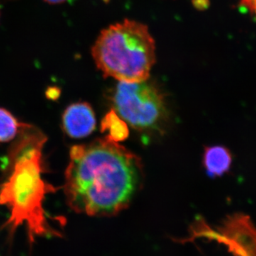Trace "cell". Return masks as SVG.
Instances as JSON below:
<instances>
[{
  "instance_id": "cell-9",
  "label": "cell",
  "mask_w": 256,
  "mask_h": 256,
  "mask_svg": "<svg viewBox=\"0 0 256 256\" xmlns=\"http://www.w3.org/2000/svg\"><path fill=\"white\" fill-rule=\"evenodd\" d=\"M24 124L18 120L10 111L0 108V142H8L18 136Z\"/></svg>"
},
{
  "instance_id": "cell-8",
  "label": "cell",
  "mask_w": 256,
  "mask_h": 256,
  "mask_svg": "<svg viewBox=\"0 0 256 256\" xmlns=\"http://www.w3.org/2000/svg\"><path fill=\"white\" fill-rule=\"evenodd\" d=\"M100 129L101 132L107 133L106 138L116 142L126 140L129 136V129L126 121L112 110L104 116L101 121Z\"/></svg>"
},
{
  "instance_id": "cell-2",
  "label": "cell",
  "mask_w": 256,
  "mask_h": 256,
  "mask_svg": "<svg viewBox=\"0 0 256 256\" xmlns=\"http://www.w3.org/2000/svg\"><path fill=\"white\" fill-rule=\"evenodd\" d=\"M46 140L41 131L24 124L8 153L6 176L0 184V205L10 212L2 228L12 240L18 227L24 226L30 246L40 237H62L44 208L46 195L56 192L43 178L42 150Z\"/></svg>"
},
{
  "instance_id": "cell-7",
  "label": "cell",
  "mask_w": 256,
  "mask_h": 256,
  "mask_svg": "<svg viewBox=\"0 0 256 256\" xmlns=\"http://www.w3.org/2000/svg\"><path fill=\"white\" fill-rule=\"evenodd\" d=\"M232 153L224 146L206 148L204 154V165L208 174L212 178L223 176L232 166Z\"/></svg>"
},
{
  "instance_id": "cell-11",
  "label": "cell",
  "mask_w": 256,
  "mask_h": 256,
  "mask_svg": "<svg viewBox=\"0 0 256 256\" xmlns=\"http://www.w3.org/2000/svg\"><path fill=\"white\" fill-rule=\"evenodd\" d=\"M45 1L50 3V4H60V3L65 2L68 0H45Z\"/></svg>"
},
{
  "instance_id": "cell-1",
  "label": "cell",
  "mask_w": 256,
  "mask_h": 256,
  "mask_svg": "<svg viewBox=\"0 0 256 256\" xmlns=\"http://www.w3.org/2000/svg\"><path fill=\"white\" fill-rule=\"evenodd\" d=\"M69 156L64 190L69 207L77 213L117 215L141 188V160L108 138L73 146Z\"/></svg>"
},
{
  "instance_id": "cell-3",
  "label": "cell",
  "mask_w": 256,
  "mask_h": 256,
  "mask_svg": "<svg viewBox=\"0 0 256 256\" xmlns=\"http://www.w3.org/2000/svg\"><path fill=\"white\" fill-rule=\"evenodd\" d=\"M92 54L104 76L119 82H141L149 78L156 63V43L148 26L126 20L102 30Z\"/></svg>"
},
{
  "instance_id": "cell-5",
  "label": "cell",
  "mask_w": 256,
  "mask_h": 256,
  "mask_svg": "<svg viewBox=\"0 0 256 256\" xmlns=\"http://www.w3.org/2000/svg\"><path fill=\"white\" fill-rule=\"evenodd\" d=\"M190 239L206 238L226 246L234 256H256V227L245 214L228 216L216 230L200 218Z\"/></svg>"
},
{
  "instance_id": "cell-10",
  "label": "cell",
  "mask_w": 256,
  "mask_h": 256,
  "mask_svg": "<svg viewBox=\"0 0 256 256\" xmlns=\"http://www.w3.org/2000/svg\"><path fill=\"white\" fill-rule=\"evenodd\" d=\"M240 4L248 10L256 18V0H242Z\"/></svg>"
},
{
  "instance_id": "cell-6",
  "label": "cell",
  "mask_w": 256,
  "mask_h": 256,
  "mask_svg": "<svg viewBox=\"0 0 256 256\" xmlns=\"http://www.w3.org/2000/svg\"><path fill=\"white\" fill-rule=\"evenodd\" d=\"M62 126L64 132L70 138L87 137L96 129L95 112L87 102L72 104L64 111Z\"/></svg>"
},
{
  "instance_id": "cell-4",
  "label": "cell",
  "mask_w": 256,
  "mask_h": 256,
  "mask_svg": "<svg viewBox=\"0 0 256 256\" xmlns=\"http://www.w3.org/2000/svg\"><path fill=\"white\" fill-rule=\"evenodd\" d=\"M116 112L139 131L159 130L165 120L164 96L153 82H120L111 94Z\"/></svg>"
}]
</instances>
